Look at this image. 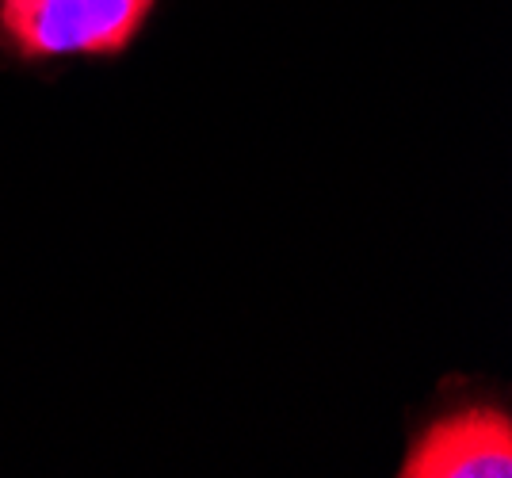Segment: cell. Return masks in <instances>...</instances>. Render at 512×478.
Listing matches in <instances>:
<instances>
[{
  "label": "cell",
  "instance_id": "obj_1",
  "mask_svg": "<svg viewBox=\"0 0 512 478\" xmlns=\"http://www.w3.org/2000/svg\"><path fill=\"white\" fill-rule=\"evenodd\" d=\"M150 8L153 0H0V27L27 58L115 54Z\"/></svg>",
  "mask_w": 512,
  "mask_h": 478
},
{
  "label": "cell",
  "instance_id": "obj_2",
  "mask_svg": "<svg viewBox=\"0 0 512 478\" xmlns=\"http://www.w3.org/2000/svg\"><path fill=\"white\" fill-rule=\"evenodd\" d=\"M409 478L512 475V421L501 410H463L440 417L409 452Z\"/></svg>",
  "mask_w": 512,
  "mask_h": 478
}]
</instances>
